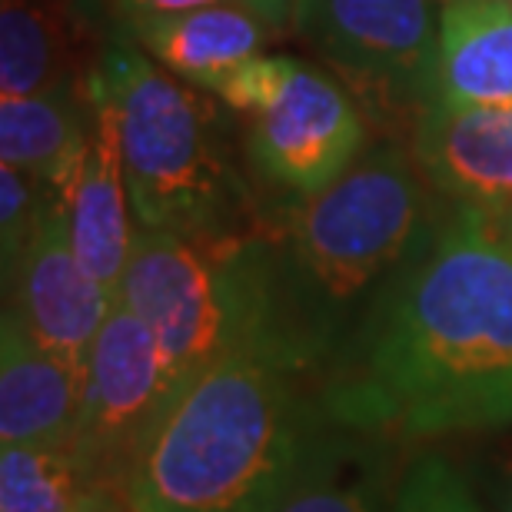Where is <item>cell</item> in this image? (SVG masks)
<instances>
[{"label":"cell","mask_w":512,"mask_h":512,"mask_svg":"<svg viewBox=\"0 0 512 512\" xmlns=\"http://www.w3.org/2000/svg\"><path fill=\"white\" fill-rule=\"evenodd\" d=\"M94 94L87 80H67L30 97L0 100V157L37 177L64 200L87 150Z\"/></svg>","instance_id":"2e32d148"},{"label":"cell","mask_w":512,"mask_h":512,"mask_svg":"<svg viewBox=\"0 0 512 512\" xmlns=\"http://www.w3.org/2000/svg\"><path fill=\"white\" fill-rule=\"evenodd\" d=\"M266 512H383L376 476L350 439L310 436L293 476Z\"/></svg>","instance_id":"ac0fdd59"},{"label":"cell","mask_w":512,"mask_h":512,"mask_svg":"<svg viewBox=\"0 0 512 512\" xmlns=\"http://www.w3.org/2000/svg\"><path fill=\"white\" fill-rule=\"evenodd\" d=\"M173 396L177 383L157 336L117 300L90 350L84 403L70 443V453L100 489L124 499L143 439Z\"/></svg>","instance_id":"ba28073f"},{"label":"cell","mask_w":512,"mask_h":512,"mask_svg":"<svg viewBox=\"0 0 512 512\" xmlns=\"http://www.w3.org/2000/svg\"><path fill=\"white\" fill-rule=\"evenodd\" d=\"M4 290V310L14 313L44 350L87 373L90 350L117 296L80 263L60 200L50 203L34 237L4 270Z\"/></svg>","instance_id":"9c48e42d"},{"label":"cell","mask_w":512,"mask_h":512,"mask_svg":"<svg viewBox=\"0 0 512 512\" xmlns=\"http://www.w3.org/2000/svg\"><path fill=\"white\" fill-rule=\"evenodd\" d=\"M67 446H0V512H114Z\"/></svg>","instance_id":"e0dca14e"},{"label":"cell","mask_w":512,"mask_h":512,"mask_svg":"<svg viewBox=\"0 0 512 512\" xmlns=\"http://www.w3.org/2000/svg\"><path fill=\"white\" fill-rule=\"evenodd\" d=\"M496 220L503 223V230L509 233V240H512V207H509V210H503V213H496Z\"/></svg>","instance_id":"603a6c76"},{"label":"cell","mask_w":512,"mask_h":512,"mask_svg":"<svg viewBox=\"0 0 512 512\" xmlns=\"http://www.w3.org/2000/svg\"><path fill=\"white\" fill-rule=\"evenodd\" d=\"M366 120L343 80L293 60L283 87L243 117V153L280 210L333 187L366 153Z\"/></svg>","instance_id":"52a82bcc"},{"label":"cell","mask_w":512,"mask_h":512,"mask_svg":"<svg viewBox=\"0 0 512 512\" xmlns=\"http://www.w3.org/2000/svg\"><path fill=\"white\" fill-rule=\"evenodd\" d=\"M499 512H512V459L499 473Z\"/></svg>","instance_id":"7402d4cb"},{"label":"cell","mask_w":512,"mask_h":512,"mask_svg":"<svg viewBox=\"0 0 512 512\" xmlns=\"http://www.w3.org/2000/svg\"><path fill=\"white\" fill-rule=\"evenodd\" d=\"M313 366L243 346L177 389L130 469L127 512H266L310 443Z\"/></svg>","instance_id":"7a4b0ae2"},{"label":"cell","mask_w":512,"mask_h":512,"mask_svg":"<svg viewBox=\"0 0 512 512\" xmlns=\"http://www.w3.org/2000/svg\"><path fill=\"white\" fill-rule=\"evenodd\" d=\"M94 77L117 107L133 220L143 230H256L247 177L210 97L170 77L130 37H107Z\"/></svg>","instance_id":"277c9868"},{"label":"cell","mask_w":512,"mask_h":512,"mask_svg":"<svg viewBox=\"0 0 512 512\" xmlns=\"http://www.w3.org/2000/svg\"><path fill=\"white\" fill-rule=\"evenodd\" d=\"M50 203H57V197L37 177H30L20 167H10V163L0 167V253H4V270L34 237Z\"/></svg>","instance_id":"ffe728a7"},{"label":"cell","mask_w":512,"mask_h":512,"mask_svg":"<svg viewBox=\"0 0 512 512\" xmlns=\"http://www.w3.org/2000/svg\"><path fill=\"white\" fill-rule=\"evenodd\" d=\"M207 4H217V0H84V10L104 37H127L143 20L183 14V10Z\"/></svg>","instance_id":"44dd1931"},{"label":"cell","mask_w":512,"mask_h":512,"mask_svg":"<svg viewBox=\"0 0 512 512\" xmlns=\"http://www.w3.org/2000/svg\"><path fill=\"white\" fill-rule=\"evenodd\" d=\"M323 409L343 429L403 443L512 423V240L496 213L446 200L360 316Z\"/></svg>","instance_id":"6da1fadb"},{"label":"cell","mask_w":512,"mask_h":512,"mask_svg":"<svg viewBox=\"0 0 512 512\" xmlns=\"http://www.w3.org/2000/svg\"><path fill=\"white\" fill-rule=\"evenodd\" d=\"M104 44L84 0H0V100L87 80Z\"/></svg>","instance_id":"4fadbf2b"},{"label":"cell","mask_w":512,"mask_h":512,"mask_svg":"<svg viewBox=\"0 0 512 512\" xmlns=\"http://www.w3.org/2000/svg\"><path fill=\"white\" fill-rule=\"evenodd\" d=\"M426 107L512 110V0L443 4Z\"/></svg>","instance_id":"9a60e30c"},{"label":"cell","mask_w":512,"mask_h":512,"mask_svg":"<svg viewBox=\"0 0 512 512\" xmlns=\"http://www.w3.org/2000/svg\"><path fill=\"white\" fill-rule=\"evenodd\" d=\"M283 30H290V0H217L143 20L127 37L183 84L213 94L233 67L263 54Z\"/></svg>","instance_id":"8fae6325"},{"label":"cell","mask_w":512,"mask_h":512,"mask_svg":"<svg viewBox=\"0 0 512 512\" xmlns=\"http://www.w3.org/2000/svg\"><path fill=\"white\" fill-rule=\"evenodd\" d=\"M117 300L153 330L177 389L243 346H283L313 366L286 323L276 240L256 230L137 227Z\"/></svg>","instance_id":"5b68a950"},{"label":"cell","mask_w":512,"mask_h":512,"mask_svg":"<svg viewBox=\"0 0 512 512\" xmlns=\"http://www.w3.org/2000/svg\"><path fill=\"white\" fill-rule=\"evenodd\" d=\"M94 94V124H90L87 150L70 187L60 200L70 243L87 266V273L107 286L110 296L120 293L133 250V203L124 167V143H120L117 107L100 80L90 74Z\"/></svg>","instance_id":"30bf717a"},{"label":"cell","mask_w":512,"mask_h":512,"mask_svg":"<svg viewBox=\"0 0 512 512\" xmlns=\"http://www.w3.org/2000/svg\"><path fill=\"white\" fill-rule=\"evenodd\" d=\"M87 373L44 350L14 313L0 326V446L74 443Z\"/></svg>","instance_id":"5bb4252c"},{"label":"cell","mask_w":512,"mask_h":512,"mask_svg":"<svg viewBox=\"0 0 512 512\" xmlns=\"http://www.w3.org/2000/svg\"><path fill=\"white\" fill-rule=\"evenodd\" d=\"M443 197L399 140H376L333 187L283 210L276 260L286 323L313 366L436 230ZM363 310V313H366Z\"/></svg>","instance_id":"3957f363"},{"label":"cell","mask_w":512,"mask_h":512,"mask_svg":"<svg viewBox=\"0 0 512 512\" xmlns=\"http://www.w3.org/2000/svg\"><path fill=\"white\" fill-rule=\"evenodd\" d=\"M409 150L443 200L486 213L512 207V110L423 107Z\"/></svg>","instance_id":"7c38bea8"},{"label":"cell","mask_w":512,"mask_h":512,"mask_svg":"<svg viewBox=\"0 0 512 512\" xmlns=\"http://www.w3.org/2000/svg\"><path fill=\"white\" fill-rule=\"evenodd\" d=\"M393 512H483V506L446 456H419L399 479Z\"/></svg>","instance_id":"d6986e66"},{"label":"cell","mask_w":512,"mask_h":512,"mask_svg":"<svg viewBox=\"0 0 512 512\" xmlns=\"http://www.w3.org/2000/svg\"><path fill=\"white\" fill-rule=\"evenodd\" d=\"M439 0H290V30L376 114L429 100Z\"/></svg>","instance_id":"8992f818"},{"label":"cell","mask_w":512,"mask_h":512,"mask_svg":"<svg viewBox=\"0 0 512 512\" xmlns=\"http://www.w3.org/2000/svg\"><path fill=\"white\" fill-rule=\"evenodd\" d=\"M439 4H453V0H439Z\"/></svg>","instance_id":"cb8c5ba5"}]
</instances>
